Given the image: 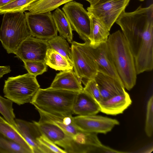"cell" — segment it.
I'll return each mask as SVG.
<instances>
[{"instance_id":"6da1fadb","label":"cell","mask_w":153,"mask_h":153,"mask_svg":"<svg viewBox=\"0 0 153 153\" xmlns=\"http://www.w3.org/2000/svg\"><path fill=\"white\" fill-rule=\"evenodd\" d=\"M117 73L125 88L130 90L135 85L137 75L134 57L122 32L110 34L106 42Z\"/></svg>"},{"instance_id":"7a4b0ae2","label":"cell","mask_w":153,"mask_h":153,"mask_svg":"<svg viewBox=\"0 0 153 153\" xmlns=\"http://www.w3.org/2000/svg\"><path fill=\"white\" fill-rule=\"evenodd\" d=\"M78 92L50 87L39 88L30 103L36 110L51 114L62 117L72 116L73 104Z\"/></svg>"},{"instance_id":"3957f363","label":"cell","mask_w":153,"mask_h":153,"mask_svg":"<svg viewBox=\"0 0 153 153\" xmlns=\"http://www.w3.org/2000/svg\"><path fill=\"white\" fill-rule=\"evenodd\" d=\"M153 19V4L139 7L131 12L124 11L116 21L120 27L134 57L140 45L142 37L148 22Z\"/></svg>"},{"instance_id":"277c9868","label":"cell","mask_w":153,"mask_h":153,"mask_svg":"<svg viewBox=\"0 0 153 153\" xmlns=\"http://www.w3.org/2000/svg\"><path fill=\"white\" fill-rule=\"evenodd\" d=\"M30 36L24 12L4 14L0 41L8 53H14L22 42Z\"/></svg>"},{"instance_id":"5b68a950","label":"cell","mask_w":153,"mask_h":153,"mask_svg":"<svg viewBox=\"0 0 153 153\" xmlns=\"http://www.w3.org/2000/svg\"><path fill=\"white\" fill-rule=\"evenodd\" d=\"M40 87L36 76L28 73L9 77L4 81V96L19 105L30 103Z\"/></svg>"},{"instance_id":"8992f818","label":"cell","mask_w":153,"mask_h":153,"mask_svg":"<svg viewBox=\"0 0 153 153\" xmlns=\"http://www.w3.org/2000/svg\"><path fill=\"white\" fill-rule=\"evenodd\" d=\"M71 44L72 64L75 74L82 79L88 80L94 79L98 71L91 51L89 42L81 43L73 41Z\"/></svg>"},{"instance_id":"52a82bcc","label":"cell","mask_w":153,"mask_h":153,"mask_svg":"<svg viewBox=\"0 0 153 153\" xmlns=\"http://www.w3.org/2000/svg\"><path fill=\"white\" fill-rule=\"evenodd\" d=\"M38 127L42 134L63 148L66 153H87L85 147L75 137L56 125L44 121L40 123Z\"/></svg>"},{"instance_id":"ba28073f","label":"cell","mask_w":153,"mask_h":153,"mask_svg":"<svg viewBox=\"0 0 153 153\" xmlns=\"http://www.w3.org/2000/svg\"><path fill=\"white\" fill-rule=\"evenodd\" d=\"M62 10L67 17L73 30L76 31L80 38L90 42L91 21L89 13L81 4L75 1L66 3Z\"/></svg>"},{"instance_id":"9c48e42d","label":"cell","mask_w":153,"mask_h":153,"mask_svg":"<svg viewBox=\"0 0 153 153\" xmlns=\"http://www.w3.org/2000/svg\"><path fill=\"white\" fill-rule=\"evenodd\" d=\"M130 0H99L87 8L89 14L100 20L109 31L125 10Z\"/></svg>"},{"instance_id":"30bf717a","label":"cell","mask_w":153,"mask_h":153,"mask_svg":"<svg viewBox=\"0 0 153 153\" xmlns=\"http://www.w3.org/2000/svg\"><path fill=\"white\" fill-rule=\"evenodd\" d=\"M24 12L31 36L48 40L57 36L58 31L51 11L40 13Z\"/></svg>"},{"instance_id":"8fae6325","label":"cell","mask_w":153,"mask_h":153,"mask_svg":"<svg viewBox=\"0 0 153 153\" xmlns=\"http://www.w3.org/2000/svg\"><path fill=\"white\" fill-rule=\"evenodd\" d=\"M153 19L147 23L134 57L137 74L151 71L153 68Z\"/></svg>"},{"instance_id":"7c38bea8","label":"cell","mask_w":153,"mask_h":153,"mask_svg":"<svg viewBox=\"0 0 153 153\" xmlns=\"http://www.w3.org/2000/svg\"><path fill=\"white\" fill-rule=\"evenodd\" d=\"M49 48L47 40L30 36L22 42L13 54L23 62H45L47 52Z\"/></svg>"},{"instance_id":"4fadbf2b","label":"cell","mask_w":153,"mask_h":153,"mask_svg":"<svg viewBox=\"0 0 153 153\" xmlns=\"http://www.w3.org/2000/svg\"><path fill=\"white\" fill-rule=\"evenodd\" d=\"M73 122L81 131L106 134L116 125L119 124L117 120L95 115L78 116L73 117Z\"/></svg>"},{"instance_id":"5bb4252c","label":"cell","mask_w":153,"mask_h":153,"mask_svg":"<svg viewBox=\"0 0 153 153\" xmlns=\"http://www.w3.org/2000/svg\"><path fill=\"white\" fill-rule=\"evenodd\" d=\"M90 48L98 72L122 82L115 67L106 42L94 46L90 44Z\"/></svg>"},{"instance_id":"9a60e30c","label":"cell","mask_w":153,"mask_h":153,"mask_svg":"<svg viewBox=\"0 0 153 153\" xmlns=\"http://www.w3.org/2000/svg\"><path fill=\"white\" fill-rule=\"evenodd\" d=\"M18 130L31 147L33 153H50V151L42 145L38 139L42 135L34 123L16 119Z\"/></svg>"},{"instance_id":"2e32d148","label":"cell","mask_w":153,"mask_h":153,"mask_svg":"<svg viewBox=\"0 0 153 153\" xmlns=\"http://www.w3.org/2000/svg\"><path fill=\"white\" fill-rule=\"evenodd\" d=\"M94 79L99 87L102 101L126 91L122 82L101 73L98 72Z\"/></svg>"},{"instance_id":"e0dca14e","label":"cell","mask_w":153,"mask_h":153,"mask_svg":"<svg viewBox=\"0 0 153 153\" xmlns=\"http://www.w3.org/2000/svg\"><path fill=\"white\" fill-rule=\"evenodd\" d=\"M98 103L100 111L107 114L116 115L123 113L131 104L132 100L129 95L126 91Z\"/></svg>"},{"instance_id":"ac0fdd59","label":"cell","mask_w":153,"mask_h":153,"mask_svg":"<svg viewBox=\"0 0 153 153\" xmlns=\"http://www.w3.org/2000/svg\"><path fill=\"white\" fill-rule=\"evenodd\" d=\"M82 80L77 76L73 70L62 71L56 74L50 87L79 92L83 89L82 85Z\"/></svg>"},{"instance_id":"d6986e66","label":"cell","mask_w":153,"mask_h":153,"mask_svg":"<svg viewBox=\"0 0 153 153\" xmlns=\"http://www.w3.org/2000/svg\"><path fill=\"white\" fill-rule=\"evenodd\" d=\"M73 114L79 116L95 115L100 111L98 103L87 92L83 90L77 94L73 104Z\"/></svg>"},{"instance_id":"ffe728a7","label":"cell","mask_w":153,"mask_h":153,"mask_svg":"<svg viewBox=\"0 0 153 153\" xmlns=\"http://www.w3.org/2000/svg\"><path fill=\"white\" fill-rule=\"evenodd\" d=\"M37 110L40 117L39 120L52 123L74 137L79 136L82 132L74 124L72 115L59 116L51 114L39 110Z\"/></svg>"},{"instance_id":"44dd1931","label":"cell","mask_w":153,"mask_h":153,"mask_svg":"<svg viewBox=\"0 0 153 153\" xmlns=\"http://www.w3.org/2000/svg\"><path fill=\"white\" fill-rule=\"evenodd\" d=\"M74 0H39L27 7L25 11L32 13H40L51 11L60 6ZM90 6L94 4L99 0H85Z\"/></svg>"},{"instance_id":"7402d4cb","label":"cell","mask_w":153,"mask_h":153,"mask_svg":"<svg viewBox=\"0 0 153 153\" xmlns=\"http://www.w3.org/2000/svg\"><path fill=\"white\" fill-rule=\"evenodd\" d=\"M52 15L60 36L71 43L73 41V30L64 12L58 7L52 13Z\"/></svg>"},{"instance_id":"603a6c76","label":"cell","mask_w":153,"mask_h":153,"mask_svg":"<svg viewBox=\"0 0 153 153\" xmlns=\"http://www.w3.org/2000/svg\"><path fill=\"white\" fill-rule=\"evenodd\" d=\"M89 15L91 21L90 44L94 46L106 42L110 35L109 31L100 20Z\"/></svg>"},{"instance_id":"cb8c5ba5","label":"cell","mask_w":153,"mask_h":153,"mask_svg":"<svg viewBox=\"0 0 153 153\" xmlns=\"http://www.w3.org/2000/svg\"><path fill=\"white\" fill-rule=\"evenodd\" d=\"M45 62L47 66L56 71L73 69L72 64L66 58L50 48L47 51Z\"/></svg>"},{"instance_id":"d4e9b609","label":"cell","mask_w":153,"mask_h":153,"mask_svg":"<svg viewBox=\"0 0 153 153\" xmlns=\"http://www.w3.org/2000/svg\"><path fill=\"white\" fill-rule=\"evenodd\" d=\"M0 134L7 139L20 144L30 153H33L31 147L19 132L9 123H0Z\"/></svg>"},{"instance_id":"484cf974","label":"cell","mask_w":153,"mask_h":153,"mask_svg":"<svg viewBox=\"0 0 153 153\" xmlns=\"http://www.w3.org/2000/svg\"><path fill=\"white\" fill-rule=\"evenodd\" d=\"M49 48L65 57L72 64L71 49L65 39L59 36H56L47 40Z\"/></svg>"},{"instance_id":"4316f807","label":"cell","mask_w":153,"mask_h":153,"mask_svg":"<svg viewBox=\"0 0 153 153\" xmlns=\"http://www.w3.org/2000/svg\"><path fill=\"white\" fill-rule=\"evenodd\" d=\"M13 102L0 95V113L5 120L18 130L16 123L15 116L13 107Z\"/></svg>"},{"instance_id":"83f0119b","label":"cell","mask_w":153,"mask_h":153,"mask_svg":"<svg viewBox=\"0 0 153 153\" xmlns=\"http://www.w3.org/2000/svg\"><path fill=\"white\" fill-rule=\"evenodd\" d=\"M39 0H14L6 5L0 7V14L7 13L24 12L29 5Z\"/></svg>"},{"instance_id":"f1b7e54d","label":"cell","mask_w":153,"mask_h":153,"mask_svg":"<svg viewBox=\"0 0 153 153\" xmlns=\"http://www.w3.org/2000/svg\"><path fill=\"white\" fill-rule=\"evenodd\" d=\"M23 62L28 73L35 76L47 71V65L44 61H26Z\"/></svg>"},{"instance_id":"f546056e","label":"cell","mask_w":153,"mask_h":153,"mask_svg":"<svg viewBox=\"0 0 153 153\" xmlns=\"http://www.w3.org/2000/svg\"><path fill=\"white\" fill-rule=\"evenodd\" d=\"M0 148L7 152L30 153L27 149L18 143L0 137Z\"/></svg>"},{"instance_id":"4dcf8cb0","label":"cell","mask_w":153,"mask_h":153,"mask_svg":"<svg viewBox=\"0 0 153 153\" xmlns=\"http://www.w3.org/2000/svg\"><path fill=\"white\" fill-rule=\"evenodd\" d=\"M145 130L146 135L151 137L153 132V96L149 99L147 105Z\"/></svg>"},{"instance_id":"1f68e13d","label":"cell","mask_w":153,"mask_h":153,"mask_svg":"<svg viewBox=\"0 0 153 153\" xmlns=\"http://www.w3.org/2000/svg\"><path fill=\"white\" fill-rule=\"evenodd\" d=\"M84 84V91L88 93L98 103L102 101L100 92L94 79L87 80Z\"/></svg>"},{"instance_id":"d6a6232c","label":"cell","mask_w":153,"mask_h":153,"mask_svg":"<svg viewBox=\"0 0 153 153\" xmlns=\"http://www.w3.org/2000/svg\"><path fill=\"white\" fill-rule=\"evenodd\" d=\"M38 140L42 145L50 151L51 153H66L64 150L59 148L42 134L39 137Z\"/></svg>"},{"instance_id":"836d02e7","label":"cell","mask_w":153,"mask_h":153,"mask_svg":"<svg viewBox=\"0 0 153 153\" xmlns=\"http://www.w3.org/2000/svg\"><path fill=\"white\" fill-rule=\"evenodd\" d=\"M11 71V70L10 66H0V79L4 75L9 73Z\"/></svg>"},{"instance_id":"e575fe53","label":"cell","mask_w":153,"mask_h":153,"mask_svg":"<svg viewBox=\"0 0 153 153\" xmlns=\"http://www.w3.org/2000/svg\"><path fill=\"white\" fill-rule=\"evenodd\" d=\"M14 0H0V7L10 3Z\"/></svg>"},{"instance_id":"d590c367","label":"cell","mask_w":153,"mask_h":153,"mask_svg":"<svg viewBox=\"0 0 153 153\" xmlns=\"http://www.w3.org/2000/svg\"><path fill=\"white\" fill-rule=\"evenodd\" d=\"M0 123H9L5 120L1 116H0Z\"/></svg>"},{"instance_id":"8d00e7d4","label":"cell","mask_w":153,"mask_h":153,"mask_svg":"<svg viewBox=\"0 0 153 153\" xmlns=\"http://www.w3.org/2000/svg\"><path fill=\"white\" fill-rule=\"evenodd\" d=\"M140 1H144V0H140Z\"/></svg>"}]
</instances>
